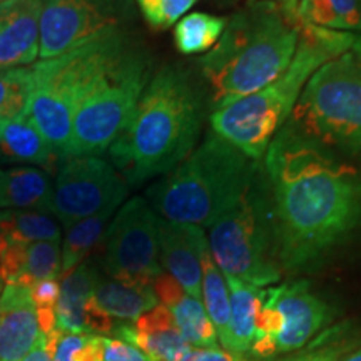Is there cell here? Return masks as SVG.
Masks as SVG:
<instances>
[{
	"label": "cell",
	"instance_id": "obj_32",
	"mask_svg": "<svg viewBox=\"0 0 361 361\" xmlns=\"http://www.w3.org/2000/svg\"><path fill=\"white\" fill-rule=\"evenodd\" d=\"M142 17L152 29L164 30L183 19L197 0H135Z\"/></svg>",
	"mask_w": 361,
	"mask_h": 361
},
{
	"label": "cell",
	"instance_id": "obj_40",
	"mask_svg": "<svg viewBox=\"0 0 361 361\" xmlns=\"http://www.w3.org/2000/svg\"><path fill=\"white\" fill-rule=\"evenodd\" d=\"M2 284H4V283H2V281H0V293H2V288H4V286H2Z\"/></svg>",
	"mask_w": 361,
	"mask_h": 361
},
{
	"label": "cell",
	"instance_id": "obj_35",
	"mask_svg": "<svg viewBox=\"0 0 361 361\" xmlns=\"http://www.w3.org/2000/svg\"><path fill=\"white\" fill-rule=\"evenodd\" d=\"M179 361H246L243 356H236L219 348H189L180 356Z\"/></svg>",
	"mask_w": 361,
	"mask_h": 361
},
{
	"label": "cell",
	"instance_id": "obj_27",
	"mask_svg": "<svg viewBox=\"0 0 361 361\" xmlns=\"http://www.w3.org/2000/svg\"><path fill=\"white\" fill-rule=\"evenodd\" d=\"M112 333L116 338H121L141 350L151 361H179L180 356L191 348L179 333L178 326L141 331L133 324H121L112 329Z\"/></svg>",
	"mask_w": 361,
	"mask_h": 361
},
{
	"label": "cell",
	"instance_id": "obj_34",
	"mask_svg": "<svg viewBox=\"0 0 361 361\" xmlns=\"http://www.w3.org/2000/svg\"><path fill=\"white\" fill-rule=\"evenodd\" d=\"M84 322L85 331L90 333V335H106V333H112V329H114V319L99 308L92 296L85 303Z\"/></svg>",
	"mask_w": 361,
	"mask_h": 361
},
{
	"label": "cell",
	"instance_id": "obj_13",
	"mask_svg": "<svg viewBox=\"0 0 361 361\" xmlns=\"http://www.w3.org/2000/svg\"><path fill=\"white\" fill-rule=\"evenodd\" d=\"M271 298L281 314V331L276 336L278 353H293L308 345L331 322L333 313L306 281L269 288Z\"/></svg>",
	"mask_w": 361,
	"mask_h": 361
},
{
	"label": "cell",
	"instance_id": "obj_9",
	"mask_svg": "<svg viewBox=\"0 0 361 361\" xmlns=\"http://www.w3.org/2000/svg\"><path fill=\"white\" fill-rule=\"evenodd\" d=\"M151 79V62L139 49L102 79L79 104L67 157L99 156L119 137Z\"/></svg>",
	"mask_w": 361,
	"mask_h": 361
},
{
	"label": "cell",
	"instance_id": "obj_19",
	"mask_svg": "<svg viewBox=\"0 0 361 361\" xmlns=\"http://www.w3.org/2000/svg\"><path fill=\"white\" fill-rule=\"evenodd\" d=\"M0 159L40 166L51 171L62 157L30 123L29 117L20 116L7 121L0 128Z\"/></svg>",
	"mask_w": 361,
	"mask_h": 361
},
{
	"label": "cell",
	"instance_id": "obj_25",
	"mask_svg": "<svg viewBox=\"0 0 361 361\" xmlns=\"http://www.w3.org/2000/svg\"><path fill=\"white\" fill-rule=\"evenodd\" d=\"M296 17L322 29L361 34L360 0H298Z\"/></svg>",
	"mask_w": 361,
	"mask_h": 361
},
{
	"label": "cell",
	"instance_id": "obj_20",
	"mask_svg": "<svg viewBox=\"0 0 361 361\" xmlns=\"http://www.w3.org/2000/svg\"><path fill=\"white\" fill-rule=\"evenodd\" d=\"M92 298L99 308L112 319H137L159 305L152 284L124 283L111 276L99 274Z\"/></svg>",
	"mask_w": 361,
	"mask_h": 361
},
{
	"label": "cell",
	"instance_id": "obj_38",
	"mask_svg": "<svg viewBox=\"0 0 361 361\" xmlns=\"http://www.w3.org/2000/svg\"><path fill=\"white\" fill-rule=\"evenodd\" d=\"M341 361H361V348L353 351V353H351V355H346Z\"/></svg>",
	"mask_w": 361,
	"mask_h": 361
},
{
	"label": "cell",
	"instance_id": "obj_41",
	"mask_svg": "<svg viewBox=\"0 0 361 361\" xmlns=\"http://www.w3.org/2000/svg\"><path fill=\"white\" fill-rule=\"evenodd\" d=\"M360 6H361V0H360Z\"/></svg>",
	"mask_w": 361,
	"mask_h": 361
},
{
	"label": "cell",
	"instance_id": "obj_22",
	"mask_svg": "<svg viewBox=\"0 0 361 361\" xmlns=\"http://www.w3.org/2000/svg\"><path fill=\"white\" fill-rule=\"evenodd\" d=\"M226 284L231 305V355L245 356L255 341L256 318L264 303L266 288L252 286L236 278H226Z\"/></svg>",
	"mask_w": 361,
	"mask_h": 361
},
{
	"label": "cell",
	"instance_id": "obj_36",
	"mask_svg": "<svg viewBox=\"0 0 361 361\" xmlns=\"http://www.w3.org/2000/svg\"><path fill=\"white\" fill-rule=\"evenodd\" d=\"M22 361H52V356L47 350V338H45L44 333L39 336L34 348L29 351V355H27Z\"/></svg>",
	"mask_w": 361,
	"mask_h": 361
},
{
	"label": "cell",
	"instance_id": "obj_12",
	"mask_svg": "<svg viewBox=\"0 0 361 361\" xmlns=\"http://www.w3.org/2000/svg\"><path fill=\"white\" fill-rule=\"evenodd\" d=\"M129 184L101 156L67 157L52 189L51 214L64 228L123 204Z\"/></svg>",
	"mask_w": 361,
	"mask_h": 361
},
{
	"label": "cell",
	"instance_id": "obj_18",
	"mask_svg": "<svg viewBox=\"0 0 361 361\" xmlns=\"http://www.w3.org/2000/svg\"><path fill=\"white\" fill-rule=\"evenodd\" d=\"M54 184L45 169L20 166L0 171V211H44L51 213Z\"/></svg>",
	"mask_w": 361,
	"mask_h": 361
},
{
	"label": "cell",
	"instance_id": "obj_11",
	"mask_svg": "<svg viewBox=\"0 0 361 361\" xmlns=\"http://www.w3.org/2000/svg\"><path fill=\"white\" fill-rule=\"evenodd\" d=\"M133 0H42L39 56L54 59L133 22Z\"/></svg>",
	"mask_w": 361,
	"mask_h": 361
},
{
	"label": "cell",
	"instance_id": "obj_26",
	"mask_svg": "<svg viewBox=\"0 0 361 361\" xmlns=\"http://www.w3.org/2000/svg\"><path fill=\"white\" fill-rule=\"evenodd\" d=\"M116 211L107 209L102 213L80 219L69 228H66L64 245H62V266L61 278L69 274L80 263L87 259V256L94 251L99 243L102 241L104 233L107 229V223L114 216Z\"/></svg>",
	"mask_w": 361,
	"mask_h": 361
},
{
	"label": "cell",
	"instance_id": "obj_16",
	"mask_svg": "<svg viewBox=\"0 0 361 361\" xmlns=\"http://www.w3.org/2000/svg\"><path fill=\"white\" fill-rule=\"evenodd\" d=\"M40 335L30 291L20 284H6L0 293V361H22Z\"/></svg>",
	"mask_w": 361,
	"mask_h": 361
},
{
	"label": "cell",
	"instance_id": "obj_42",
	"mask_svg": "<svg viewBox=\"0 0 361 361\" xmlns=\"http://www.w3.org/2000/svg\"><path fill=\"white\" fill-rule=\"evenodd\" d=\"M0 2H4V0H0Z\"/></svg>",
	"mask_w": 361,
	"mask_h": 361
},
{
	"label": "cell",
	"instance_id": "obj_15",
	"mask_svg": "<svg viewBox=\"0 0 361 361\" xmlns=\"http://www.w3.org/2000/svg\"><path fill=\"white\" fill-rule=\"evenodd\" d=\"M204 229L192 224L159 221V264L189 296L201 301V247Z\"/></svg>",
	"mask_w": 361,
	"mask_h": 361
},
{
	"label": "cell",
	"instance_id": "obj_7",
	"mask_svg": "<svg viewBox=\"0 0 361 361\" xmlns=\"http://www.w3.org/2000/svg\"><path fill=\"white\" fill-rule=\"evenodd\" d=\"M290 117L318 146L361 154V35L311 75Z\"/></svg>",
	"mask_w": 361,
	"mask_h": 361
},
{
	"label": "cell",
	"instance_id": "obj_10",
	"mask_svg": "<svg viewBox=\"0 0 361 361\" xmlns=\"http://www.w3.org/2000/svg\"><path fill=\"white\" fill-rule=\"evenodd\" d=\"M159 221L146 197L121 206L104 233L102 266L107 276L133 284H152L159 264Z\"/></svg>",
	"mask_w": 361,
	"mask_h": 361
},
{
	"label": "cell",
	"instance_id": "obj_39",
	"mask_svg": "<svg viewBox=\"0 0 361 361\" xmlns=\"http://www.w3.org/2000/svg\"><path fill=\"white\" fill-rule=\"evenodd\" d=\"M216 2H219V4H234V2H239V0H216Z\"/></svg>",
	"mask_w": 361,
	"mask_h": 361
},
{
	"label": "cell",
	"instance_id": "obj_28",
	"mask_svg": "<svg viewBox=\"0 0 361 361\" xmlns=\"http://www.w3.org/2000/svg\"><path fill=\"white\" fill-rule=\"evenodd\" d=\"M228 19L206 12H191L178 20L174 29V44L184 56L207 54L218 44Z\"/></svg>",
	"mask_w": 361,
	"mask_h": 361
},
{
	"label": "cell",
	"instance_id": "obj_6",
	"mask_svg": "<svg viewBox=\"0 0 361 361\" xmlns=\"http://www.w3.org/2000/svg\"><path fill=\"white\" fill-rule=\"evenodd\" d=\"M135 49L128 30H121L30 66L32 90L25 116L62 159L79 104Z\"/></svg>",
	"mask_w": 361,
	"mask_h": 361
},
{
	"label": "cell",
	"instance_id": "obj_29",
	"mask_svg": "<svg viewBox=\"0 0 361 361\" xmlns=\"http://www.w3.org/2000/svg\"><path fill=\"white\" fill-rule=\"evenodd\" d=\"M61 241L30 243L25 247V261L16 284H20V286H25L29 290L42 279H59L61 278Z\"/></svg>",
	"mask_w": 361,
	"mask_h": 361
},
{
	"label": "cell",
	"instance_id": "obj_24",
	"mask_svg": "<svg viewBox=\"0 0 361 361\" xmlns=\"http://www.w3.org/2000/svg\"><path fill=\"white\" fill-rule=\"evenodd\" d=\"M61 226L44 211H0V250L11 245L37 241H61Z\"/></svg>",
	"mask_w": 361,
	"mask_h": 361
},
{
	"label": "cell",
	"instance_id": "obj_30",
	"mask_svg": "<svg viewBox=\"0 0 361 361\" xmlns=\"http://www.w3.org/2000/svg\"><path fill=\"white\" fill-rule=\"evenodd\" d=\"M30 90H32L30 66L0 69V128L7 121L25 116Z\"/></svg>",
	"mask_w": 361,
	"mask_h": 361
},
{
	"label": "cell",
	"instance_id": "obj_4",
	"mask_svg": "<svg viewBox=\"0 0 361 361\" xmlns=\"http://www.w3.org/2000/svg\"><path fill=\"white\" fill-rule=\"evenodd\" d=\"M360 35L301 22L300 44L290 67L258 92L214 109L211 114L213 133L243 154L259 161L274 135L284 128L311 75L331 59L353 47Z\"/></svg>",
	"mask_w": 361,
	"mask_h": 361
},
{
	"label": "cell",
	"instance_id": "obj_21",
	"mask_svg": "<svg viewBox=\"0 0 361 361\" xmlns=\"http://www.w3.org/2000/svg\"><path fill=\"white\" fill-rule=\"evenodd\" d=\"M99 269L90 261H84L69 274L61 278V291L56 306V328L64 333L85 331V303L92 296L99 278Z\"/></svg>",
	"mask_w": 361,
	"mask_h": 361
},
{
	"label": "cell",
	"instance_id": "obj_3",
	"mask_svg": "<svg viewBox=\"0 0 361 361\" xmlns=\"http://www.w3.org/2000/svg\"><path fill=\"white\" fill-rule=\"evenodd\" d=\"M300 19L276 0H258L228 19L201 69L213 111L258 92L291 64L300 44Z\"/></svg>",
	"mask_w": 361,
	"mask_h": 361
},
{
	"label": "cell",
	"instance_id": "obj_33",
	"mask_svg": "<svg viewBox=\"0 0 361 361\" xmlns=\"http://www.w3.org/2000/svg\"><path fill=\"white\" fill-rule=\"evenodd\" d=\"M102 360L104 361H151L147 355L135 348L121 338L102 336Z\"/></svg>",
	"mask_w": 361,
	"mask_h": 361
},
{
	"label": "cell",
	"instance_id": "obj_1",
	"mask_svg": "<svg viewBox=\"0 0 361 361\" xmlns=\"http://www.w3.org/2000/svg\"><path fill=\"white\" fill-rule=\"evenodd\" d=\"M279 266L310 271L361 224V173L290 124L266 151Z\"/></svg>",
	"mask_w": 361,
	"mask_h": 361
},
{
	"label": "cell",
	"instance_id": "obj_17",
	"mask_svg": "<svg viewBox=\"0 0 361 361\" xmlns=\"http://www.w3.org/2000/svg\"><path fill=\"white\" fill-rule=\"evenodd\" d=\"M152 290L161 305L171 311L176 326L191 348H218V333L201 301L189 296L164 271L152 281Z\"/></svg>",
	"mask_w": 361,
	"mask_h": 361
},
{
	"label": "cell",
	"instance_id": "obj_23",
	"mask_svg": "<svg viewBox=\"0 0 361 361\" xmlns=\"http://www.w3.org/2000/svg\"><path fill=\"white\" fill-rule=\"evenodd\" d=\"M201 300L204 301V310L209 316L211 323L214 324L218 340L223 348L231 353V305H229V290L226 284L224 274L216 266L211 256L207 241L202 245L201 252Z\"/></svg>",
	"mask_w": 361,
	"mask_h": 361
},
{
	"label": "cell",
	"instance_id": "obj_31",
	"mask_svg": "<svg viewBox=\"0 0 361 361\" xmlns=\"http://www.w3.org/2000/svg\"><path fill=\"white\" fill-rule=\"evenodd\" d=\"M341 326L331 328L324 335L316 338L311 345L298 350V353L273 361H341L350 350L348 343L341 340Z\"/></svg>",
	"mask_w": 361,
	"mask_h": 361
},
{
	"label": "cell",
	"instance_id": "obj_2",
	"mask_svg": "<svg viewBox=\"0 0 361 361\" xmlns=\"http://www.w3.org/2000/svg\"><path fill=\"white\" fill-rule=\"evenodd\" d=\"M202 126L201 94L179 67H162L142 90L119 137L109 147L129 186L168 174L191 154Z\"/></svg>",
	"mask_w": 361,
	"mask_h": 361
},
{
	"label": "cell",
	"instance_id": "obj_37",
	"mask_svg": "<svg viewBox=\"0 0 361 361\" xmlns=\"http://www.w3.org/2000/svg\"><path fill=\"white\" fill-rule=\"evenodd\" d=\"M276 2L281 4L284 8L288 11H295L296 12V6H298V0H276Z\"/></svg>",
	"mask_w": 361,
	"mask_h": 361
},
{
	"label": "cell",
	"instance_id": "obj_8",
	"mask_svg": "<svg viewBox=\"0 0 361 361\" xmlns=\"http://www.w3.org/2000/svg\"><path fill=\"white\" fill-rule=\"evenodd\" d=\"M207 245L224 278L258 288L281 279L273 201L261 174L241 200L209 226Z\"/></svg>",
	"mask_w": 361,
	"mask_h": 361
},
{
	"label": "cell",
	"instance_id": "obj_14",
	"mask_svg": "<svg viewBox=\"0 0 361 361\" xmlns=\"http://www.w3.org/2000/svg\"><path fill=\"white\" fill-rule=\"evenodd\" d=\"M42 0L0 2V69L35 64L40 44Z\"/></svg>",
	"mask_w": 361,
	"mask_h": 361
},
{
	"label": "cell",
	"instance_id": "obj_5",
	"mask_svg": "<svg viewBox=\"0 0 361 361\" xmlns=\"http://www.w3.org/2000/svg\"><path fill=\"white\" fill-rule=\"evenodd\" d=\"M258 176V161L211 133L147 189L146 201L161 219L209 228L241 200Z\"/></svg>",
	"mask_w": 361,
	"mask_h": 361
}]
</instances>
